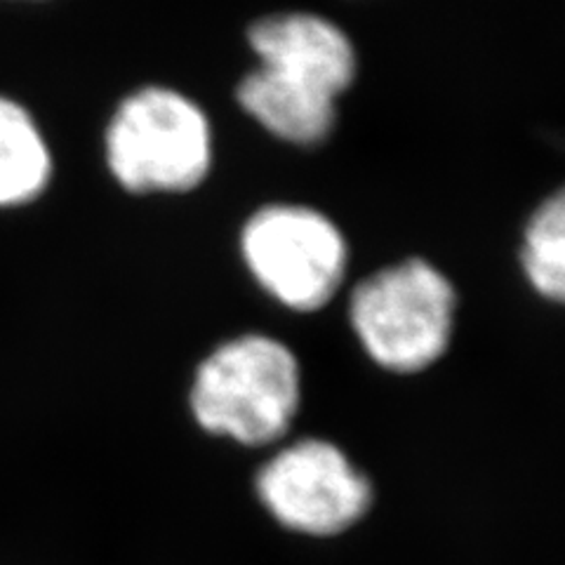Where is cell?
Wrapping results in <instances>:
<instances>
[{"mask_svg": "<svg viewBox=\"0 0 565 565\" xmlns=\"http://www.w3.org/2000/svg\"><path fill=\"white\" fill-rule=\"evenodd\" d=\"M245 43L255 64L236 83L238 109L280 145L323 147L361 71L347 29L323 12L278 10L247 24Z\"/></svg>", "mask_w": 565, "mask_h": 565, "instance_id": "1", "label": "cell"}, {"mask_svg": "<svg viewBox=\"0 0 565 565\" xmlns=\"http://www.w3.org/2000/svg\"><path fill=\"white\" fill-rule=\"evenodd\" d=\"M459 295L436 262L408 255L351 282L347 321L365 356L392 375H419L446 356Z\"/></svg>", "mask_w": 565, "mask_h": 565, "instance_id": "2", "label": "cell"}, {"mask_svg": "<svg viewBox=\"0 0 565 565\" xmlns=\"http://www.w3.org/2000/svg\"><path fill=\"white\" fill-rule=\"evenodd\" d=\"M189 403L207 434L269 446L288 434L302 405V365L276 334L241 332L199 363Z\"/></svg>", "mask_w": 565, "mask_h": 565, "instance_id": "3", "label": "cell"}, {"mask_svg": "<svg viewBox=\"0 0 565 565\" xmlns=\"http://www.w3.org/2000/svg\"><path fill=\"white\" fill-rule=\"evenodd\" d=\"M104 161L135 196L191 193L215 166V128L203 106L170 85H145L122 99L104 130Z\"/></svg>", "mask_w": 565, "mask_h": 565, "instance_id": "4", "label": "cell"}, {"mask_svg": "<svg viewBox=\"0 0 565 565\" xmlns=\"http://www.w3.org/2000/svg\"><path fill=\"white\" fill-rule=\"evenodd\" d=\"M238 255L255 288L297 316L326 311L349 282L351 245L326 210L269 201L245 217Z\"/></svg>", "mask_w": 565, "mask_h": 565, "instance_id": "5", "label": "cell"}, {"mask_svg": "<svg viewBox=\"0 0 565 565\" xmlns=\"http://www.w3.org/2000/svg\"><path fill=\"white\" fill-rule=\"evenodd\" d=\"M257 492L280 525L313 537L344 533L373 502L365 476L323 438L278 450L259 469Z\"/></svg>", "mask_w": 565, "mask_h": 565, "instance_id": "6", "label": "cell"}, {"mask_svg": "<svg viewBox=\"0 0 565 565\" xmlns=\"http://www.w3.org/2000/svg\"><path fill=\"white\" fill-rule=\"evenodd\" d=\"M52 180V156L39 122L20 102L0 95V207L39 201Z\"/></svg>", "mask_w": 565, "mask_h": 565, "instance_id": "7", "label": "cell"}, {"mask_svg": "<svg viewBox=\"0 0 565 565\" xmlns=\"http://www.w3.org/2000/svg\"><path fill=\"white\" fill-rule=\"evenodd\" d=\"M519 269L540 299L565 309V182L527 212L519 238Z\"/></svg>", "mask_w": 565, "mask_h": 565, "instance_id": "8", "label": "cell"}]
</instances>
